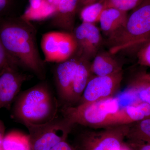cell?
I'll list each match as a JSON object with an SVG mask.
<instances>
[{"mask_svg": "<svg viewBox=\"0 0 150 150\" xmlns=\"http://www.w3.org/2000/svg\"><path fill=\"white\" fill-rule=\"evenodd\" d=\"M36 30L30 21L20 17L0 18V39L13 63L45 79V62L38 51Z\"/></svg>", "mask_w": 150, "mask_h": 150, "instance_id": "cell-1", "label": "cell"}, {"mask_svg": "<svg viewBox=\"0 0 150 150\" xmlns=\"http://www.w3.org/2000/svg\"><path fill=\"white\" fill-rule=\"evenodd\" d=\"M59 103L48 84L43 81L19 94L13 116L25 127L42 125L58 116Z\"/></svg>", "mask_w": 150, "mask_h": 150, "instance_id": "cell-2", "label": "cell"}, {"mask_svg": "<svg viewBox=\"0 0 150 150\" xmlns=\"http://www.w3.org/2000/svg\"><path fill=\"white\" fill-rule=\"evenodd\" d=\"M109 52H137L150 41V0L143 2L128 14L125 26L107 39Z\"/></svg>", "mask_w": 150, "mask_h": 150, "instance_id": "cell-3", "label": "cell"}, {"mask_svg": "<svg viewBox=\"0 0 150 150\" xmlns=\"http://www.w3.org/2000/svg\"><path fill=\"white\" fill-rule=\"evenodd\" d=\"M120 108L119 99L113 96L63 107L61 112L63 117L72 126L79 124L97 129L105 128L111 115Z\"/></svg>", "mask_w": 150, "mask_h": 150, "instance_id": "cell-4", "label": "cell"}, {"mask_svg": "<svg viewBox=\"0 0 150 150\" xmlns=\"http://www.w3.org/2000/svg\"><path fill=\"white\" fill-rule=\"evenodd\" d=\"M73 126L58 116L48 123L26 127L32 150H50L67 140Z\"/></svg>", "mask_w": 150, "mask_h": 150, "instance_id": "cell-5", "label": "cell"}, {"mask_svg": "<svg viewBox=\"0 0 150 150\" xmlns=\"http://www.w3.org/2000/svg\"><path fill=\"white\" fill-rule=\"evenodd\" d=\"M129 131V125H123L86 132L79 137L75 147L78 150H121Z\"/></svg>", "mask_w": 150, "mask_h": 150, "instance_id": "cell-6", "label": "cell"}, {"mask_svg": "<svg viewBox=\"0 0 150 150\" xmlns=\"http://www.w3.org/2000/svg\"><path fill=\"white\" fill-rule=\"evenodd\" d=\"M76 43L74 55L90 61L95 57L103 43L100 30L95 24L82 23L72 33Z\"/></svg>", "mask_w": 150, "mask_h": 150, "instance_id": "cell-7", "label": "cell"}, {"mask_svg": "<svg viewBox=\"0 0 150 150\" xmlns=\"http://www.w3.org/2000/svg\"><path fill=\"white\" fill-rule=\"evenodd\" d=\"M79 58L75 55L57 63L54 78L58 98L63 107L72 106V93Z\"/></svg>", "mask_w": 150, "mask_h": 150, "instance_id": "cell-8", "label": "cell"}, {"mask_svg": "<svg viewBox=\"0 0 150 150\" xmlns=\"http://www.w3.org/2000/svg\"><path fill=\"white\" fill-rule=\"evenodd\" d=\"M123 75L122 71L109 76L92 77L86 86L79 104L113 97L120 88Z\"/></svg>", "mask_w": 150, "mask_h": 150, "instance_id": "cell-9", "label": "cell"}, {"mask_svg": "<svg viewBox=\"0 0 150 150\" xmlns=\"http://www.w3.org/2000/svg\"><path fill=\"white\" fill-rule=\"evenodd\" d=\"M29 78L20 72L17 67H7L0 71V109H10L22 85Z\"/></svg>", "mask_w": 150, "mask_h": 150, "instance_id": "cell-10", "label": "cell"}, {"mask_svg": "<svg viewBox=\"0 0 150 150\" xmlns=\"http://www.w3.org/2000/svg\"><path fill=\"white\" fill-rule=\"evenodd\" d=\"M149 118H150L149 105L144 102L136 103L120 108L112 114L105 127L129 125Z\"/></svg>", "mask_w": 150, "mask_h": 150, "instance_id": "cell-11", "label": "cell"}, {"mask_svg": "<svg viewBox=\"0 0 150 150\" xmlns=\"http://www.w3.org/2000/svg\"><path fill=\"white\" fill-rule=\"evenodd\" d=\"M79 2V0H61L51 18V26L72 33L75 28Z\"/></svg>", "mask_w": 150, "mask_h": 150, "instance_id": "cell-12", "label": "cell"}, {"mask_svg": "<svg viewBox=\"0 0 150 150\" xmlns=\"http://www.w3.org/2000/svg\"><path fill=\"white\" fill-rule=\"evenodd\" d=\"M127 12L114 8H107L103 11L99 22L103 33L112 38L125 26L128 18Z\"/></svg>", "mask_w": 150, "mask_h": 150, "instance_id": "cell-13", "label": "cell"}, {"mask_svg": "<svg viewBox=\"0 0 150 150\" xmlns=\"http://www.w3.org/2000/svg\"><path fill=\"white\" fill-rule=\"evenodd\" d=\"M109 51L100 50L91 63L92 74L95 76H109L122 71V65Z\"/></svg>", "mask_w": 150, "mask_h": 150, "instance_id": "cell-14", "label": "cell"}, {"mask_svg": "<svg viewBox=\"0 0 150 150\" xmlns=\"http://www.w3.org/2000/svg\"><path fill=\"white\" fill-rule=\"evenodd\" d=\"M79 58V60L72 93V106H74L75 103L79 101L86 86L92 77L90 62L85 59Z\"/></svg>", "mask_w": 150, "mask_h": 150, "instance_id": "cell-15", "label": "cell"}, {"mask_svg": "<svg viewBox=\"0 0 150 150\" xmlns=\"http://www.w3.org/2000/svg\"><path fill=\"white\" fill-rule=\"evenodd\" d=\"M62 31H52L43 34L41 46L45 60L47 62H56Z\"/></svg>", "mask_w": 150, "mask_h": 150, "instance_id": "cell-16", "label": "cell"}, {"mask_svg": "<svg viewBox=\"0 0 150 150\" xmlns=\"http://www.w3.org/2000/svg\"><path fill=\"white\" fill-rule=\"evenodd\" d=\"M129 142L150 144V118L129 125Z\"/></svg>", "mask_w": 150, "mask_h": 150, "instance_id": "cell-17", "label": "cell"}, {"mask_svg": "<svg viewBox=\"0 0 150 150\" xmlns=\"http://www.w3.org/2000/svg\"><path fill=\"white\" fill-rule=\"evenodd\" d=\"M4 150H32L28 135L19 131H11L6 134Z\"/></svg>", "mask_w": 150, "mask_h": 150, "instance_id": "cell-18", "label": "cell"}, {"mask_svg": "<svg viewBox=\"0 0 150 150\" xmlns=\"http://www.w3.org/2000/svg\"><path fill=\"white\" fill-rule=\"evenodd\" d=\"M77 45L72 33L62 31L56 63L64 62L74 55Z\"/></svg>", "mask_w": 150, "mask_h": 150, "instance_id": "cell-19", "label": "cell"}, {"mask_svg": "<svg viewBox=\"0 0 150 150\" xmlns=\"http://www.w3.org/2000/svg\"><path fill=\"white\" fill-rule=\"evenodd\" d=\"M56 10V7L51 4L47 0H42L41 5L38 8L33 9L29 8L20 17L28 21H40L52 18Z\"/></svg>", "mask_w": 150, "mask_h": 150, "instance_id": "cell-20", "label": "cell"}, {"mask_svg": "<svg viewBox=\"0 0 150 150\" xmlns=\"http://www.w3.org/2000/svg\"><path fill=\"white\" fill-rule=\"evenodd\" d=\"M128 89L140 102L150 105V81L145 77L144 74L138 76L132 81Z\"/></svg>", "mask_w": 150, "mask_h": 150, "instance_id": "cell-21", "label": "cell"}, {"mask_svg": "<svg viewBox=\"0 0 150 150\" xmlns=\"http://www.w3.org/2000/svg\"><path fill=\"white\" fill-rule=\"evenodd\" d=\"M105 8V0L91 4L79 11L80 18L83 23L95 24L99 22L103 11Z\"/></svg>", "mask_w": 150, "mask_h": 150, "instance_id": "cell-22", "label": "cell"}, {"mask_svg": "<svg viewBox=\"0 0 150 150\" xmlns=\"http://www.w3.org/2000/svg\"><path fill=\"white\" fill-rule=\"evenodd\" d=\"M144 0H105L106 8H114L128 12L136 8Z\"/></svg>", "mask_w": 150, "mask_h": 150, "instance_id": "cell-23", "label": "cell"}, {"mask_svg": "<svg viewBox=\"0 0 150 150\" xmlns=\"http://www.w3.org/2000/svg\"><path fill=\"white\" fill-rule=\"evenodd\" d=\"M138 64L150 67V41L143 46L137 53Z\"/></svg>", "mask_w": 150, "mask_h": 150, "instance_id": "cell-24", "label": "cell"}, {"mask_svg": "<svg viewBox=\"0 0 150 150\" xmlns=\"http://www.w3.org/2000/svg\"><path fill=\"white\" fill-rule=\"evenodd\" d=\"M8 67L18 68L9 56L0 39V71Z\"/></svg>", "mask_w": 150, "mask_h": 150, "instance_id": "cell-25", "label": "cell"}, {"mask_svg": "<svg viewBox=\"0 0 150 150\" xmlns=\"http://www.w3.org/2000/svg\"><path fill=\"white\" fill-rule=\"evenodd\" d=\"M13 0H0V18L9 16L10 11Z\"/></svg>", "mask_w": 150, "mask_h": 150, "instance_id": "cell-26", "label": "cell"}, {"mask_svg": "<svg viewBox=\"0 0 150 150\" xmlns=\"http://www.w3.org/2000/svg\"><path fill=\"white\" fill-rule=\"evenodd\" d=\"M50 150H78L75 147L72 146L66 141H63L57 144Z\"/></svg>", "mask_w": 150, "mask_h": 150, "instance_id": "cell-27", "label": "cell"}, {"mask_svg": "<svg viewBox=\"0 0 150 150\" xmlns=\"http://www.w3.org/2000/svg\"><path fill=\"white\" fill-rule=\"evenodd\" d=\"M127 144L132 150H150V144H140L129 142Z\"/></svg>", "mask_w": 150, "mask_h": 150, "instance_id": "cell-28", "label": "cell"}, {"mask_svg": "<svg viewBox=\"0 0 150 150\" xmlns=\"http://www.w3.org/2000/svg\"><path fill=\"white\" fill-rule=\"evenodd\" d=\"M6 127L4 123L0 119V150H4L3 144L6 135Z\"/></svg>", "mask_w": 150, "mask_h": 150, "instance_id": "cell-29", "label": "cell"}, {"mask_svg": "<svg viewBox=\"0 0 150 150\" xmlns=\"http://www.w3.org/2000/svg\"><path fill=\"white\" fill-rule=\"evenodd\" d=\"M96 0H79V9H78V13L79 11L84 7L88 5L91 4L96 2Z\"/></svg>", "mask_w": 150, "mask_h": 150, "instance_id": "cell-30", "label": "cell"}, {"mask_svg": "<svg viewBox=\"0 0 150 150\" xmlns=\"http://www.w3.org/2000/svg\"><path fill=\"white\" fill-rule=\"evenodd\" d=\"M29 8L35 9L38 8L41 5L42 0H29Z\"/></svg>", "mask_w": 150, "mask_h": 150, "instance_id": "cell-31", "label": "cell"}, {"mask_svg": "<svg viewBox=\"0 0 150 150\" xmlns=\"http://www.w3.org/2000/svg\"><path fill=\"white\" fill-rule=\"evenodd\" d=\"M52 5L57 8L61 0H47Z\"/></svg>", "mask_w": 150, "mask_h": 150, "instance_id": "cell-32", "label": "cell"}, {"mask_svg": "<svg viewBox=\"0 0 150 150\" xmlns=\"http://www.w3.org/2000/svg\"><path fill=\"white\" fill-rule=\"evenodd\" d=\"M121 150H132L131 148L129 147V146L127 144H125L124 143V144H123V147H122V149Z\"/></svg>", "mask_w": 150, "mask_h": 150, "instance_id": "cell-33", "label": "cell"}, {"mask_svg": "<svg viewBox=\"0 0 150 150\" xmlns=\"http://www.w3.org/2000/svg\"><path fill=\"white\" fill-rule=\"evenodd\" d=\"M144 76L149 81H150V73L149 74H145Z\"/></svg>", "mask_w": 150, "mask_h": 150, "instance_id": "cell-34", "label": "cell"}, {"mask_svg": "<svg viewBox=\"0 0 150 150\" xmlns=\"http://www.w3.org/2000/svg\"><path fill=\"white\" fill-rule=\"evenodd\" d=\"M96 1H103V0H96Z\"/></svg>", "mask_w": 150, "mask_h": 150, "instance_id": "cell-35", "label": "cell"}]
</instances>
